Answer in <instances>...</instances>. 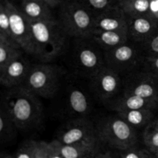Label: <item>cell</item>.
I'll return each instance as SVG.
<instances>
[{
  "label": "cell",
  "instance_id": "ffe728a7",
  "mask_svg": "<svg viewBox=\"0 0 158 158\" xmlns=\"http://www.w3.org/2000/svg\"><path fill=\"white\" fill-rule=\"evenodd\" d=\"M154 111L155 110L154 109L141 108L119 112L117 114L134 129H139L146 127L148 124L153 122Z\"/></svg>",
  "mask_w": 158,
  "mask_h": 158
},
{
  "label": "cell",
  "instance_id": "f546056e",
  "mask_svg": "<svg viewBox=\"0 0 158 158\" xmlns=\"http://www.w3.org/2000/svg\"><path fill=\"white\" fill-rule=\"evenodd\" d=\"M57 155L52 144L45 141H38L35 158H54Z\"/></svg>",
  "mask_w": 158,
  "mask_h": 158
},
{
  "label": "cell",
  "instance_id": "8fae6325",
  "mask_svg": "<svg viewBox=\"0 0 158 158\" xmlns=\"http://www.w3.org/2000/svg\"><path fill=\"white\" fill-rule=\"evenodd\" d=\"M3 2H5L9 12L12 38L20 45L25 53L32 55L33 49L30 22L12 1Z\"/></svg>",
  "mask_w": 158,
  "mask_h": 158
},
{
  "label": "cell",
  "instance_id": "ac0fdd59",
  "mask_svg": "<svg viewBox=\"0 0 158 158\" xmlns=\"http://www.w3.org/2000/svg\"><path fill=\"white\" fill-rule=\"evenodd\" d=\"M91 38L100 46L103 51L114 49L129 40L127 32L105 31L95 29Z\"/></svg>",
  "mask_w": 158,
  "mask_h": 158
},
{
  "label": "cell",
  "instance_id": "52a82bcc",
  "mask_svg": "<svg viewBox=\"0 0 158 158\" xmlns=\"http://www.w3.org/2000/svg\"><path fill=\"white\" fill-rule=\"evenodd\" d=\"M73 53V61L77 71L89 79L105 66L104 51L90 39H78Z\"/></svg>",
  "mask_w": 158,
  "mask_h": 158
},
{
  "label": "cell",
  "instance_id": "7c38bea8",
  "mask_svg": "<svg viewBox=\"0 0 158 158\" xmlns=\"http://www.w3.org/2000/svg\"><path fill=\"white\" fill-rule=\"evenodd\" d=\"M158 29V20L151 15H127L128 37L131 41L141 44Z\"/></svg>",
  "mask_w": 158,
  "mask_h": 158
},
{
  "label": "cell",
  "instance_id": "cb8c5ba5",
  "mask_svg": "<svg viewBox=\"0 0 158 158\" xmlns=\"http://www.w3.org/2000/svg\"><path fill=\"white\" fill-rule=\"evenodd\" d=\"M143 141L147 150L151 153L158 150V123L153 121L145 127L143 133Z\"/></svg>",
  "mask_w": 158,
  "mask_h": 158
},
{
  "label": "cell",
  "instance_id": "5bb4252c",
  "mask_svg": "<svg viewBox=\"0 0 158 158\" xmlns=\"http://www.w3.org/2000/svg\"><path fill=\"white\" fill-rule=\"evenodd\" d=\"M95 29L128 33L127 15L120 5H117L96 16Z\"/></svg>",
  "mask_w": 158,
  "mask_h": 158
},
{
  "label": "cell",
  "instance_id": "4dcf8cb0",
  "mask_svg": "<svg viewBox=\"0 0 158 158\" xmlns=\"http://www.w3.org/2000/svg\"><path fill=\"white\" fill-rule=\"evenodd\" d=\"M120 158H143L142 151L137 147L120 151Z\"/></svg>",
  "mask_w": 158,
  "mask_h": 158
},
{
  "label": "cell",
  "instance_id": "ba28073f",
  "mask_svg": "<svg viewBox=\"0 0 158 158\" xmlns=\"http://www.w3.org/2000/svg\"><path fill=\"white\" fill-rule=\"evenodd\" d=\"M56 140L67 145L100 142L97 126L86 117H77L65 123L58 131Z\"/></svg>",
  "mask_w": 158,
  "mask_h": 158
},
{
  "label": "cell",
  "instance_id": "4316f807",
  "mask_svg": "<svg viewBox=\"0 0 158 158\" xmlns=\"http://www.w3.org/2000/svg\"><path fill=\"white\" fill-rule=\"evenodd\" d=\"M0 35L12 37L9 12L3 2L0 3Z\"/></svg>",
  "mask_w": 158,
  "mask_h": 158
},
{
  "label": "cell",
  "instance_id": "60d3db41",
  "mask_svg": "<svg viewBox=\"0 0 158 158\" xmlns=\"http://www.w3.org/2000/svg\"><path fill=\"white\" fill-rule=\"evenodd\" d=\"M157 79H158V76H157Z\"/></svg>",
  "mask_w": 158,
  "mask_h": 158
},
{
  "label": "cell",
  "instance_id": "4fadbf2b",
  "mask_svg": "<svg viewBox=\"0 0 158 158\" xmlns=\"http://www.w3.org/2000/svg\"><path fill=\"white\" fill-rule=\"evenodd\" d=\"M32 65L27 59L21 56L12 60L0 71V82L3 86L9 88L22 85L26 80Z\"/></svg>",
  "mask_w": 158,
  "mask_h": 158
},
{
  "label": "cell",
  "instance_id": "603a6c76",
  "mask_svg": "<svg viewBox=\"0 0 158 158\" xmlns=\"http://www.w3.org/2000/svg\"><path fill=\"white\" fill-rule=\"evenodd\" d=\"M18 129L10 114L2 103L0 107V138L3 141L12 139Z\"/></svg>",
  "mask_w": 158,
  "mask_h": 158
},
{
  "label": "cell",
  "instance_id": "f1b7e54d",
  "mask_svg": "<svg viewBox=\"0 0 158 158\" xmlns=\"http://www.w3.org/2000/svg\"><path fill=\"white\" fill-rule=\"evenodd\" d=\"M140 70L154 76H158V54L153 56H143Z\"/></svg>",
  "mask_w": 158,
  "mask_h": 158
},
{
  "label": "cell",
  "instance_id": "1f68e13d",
  "mask_svg": "<svg viewBox=\"0 0 158 158\" xmlns=\"http://www.w3.org/2000/svg\"><path fill=\"white\" fill-rule=\"evenodd\" d=\"M151 15L158 20V0H151Z\"/></svg>",
  "mask_w": 158,
  "mask_h": 158
},
{
  "label": "cell",
  "instance_id": "d590c367",
  "mask_svg": "<svg viewBox=\"0 0 158 158\" xmlns=\"http://www.w3.org/2000/svg\"><path fill=\"white\" fill-rule=\"evenodd\" d=\"M1 158H15L13 155L10 154H2Z\"/></svg>",
  "mask_w": 158,
  "mask_h": 158
},
{
  "label": "cell",
  "instance_id": "7402d4cb",
  "mask_svg": "<svg viewBox=\"0 0 158 158\" xmlns=\"http://www.w3.org/2000/svg\"><path fill=\"white\" fill-rule=\"evenodd\" d=\"M151 0H127L120 2L119 5L129 16L151 15Z\"/></svg>",
  "mask_w": 158,
  "mask_h": 158
},
{
  "label": "cell",
  "instance_id": "836d02e7",
  "mask_svg": "<svg viewBox=\"0 0 158 158\" xmlns=\"http://www.w3.org/2000/svg\"><path fill=\"white\" fill-rule=\"evenodd\" d=\"M95 158H114V157L110 152L106 151V152H103V153L100 152V153L96 156Z\"/></svg>",
  "mask_w": 158,
  "mask_h": 158
},
{
  "label": "cell",
  "instance_id": "9c48e42d",
  "mask_svg": "<svg viewBox=\"0 0 158 158\" xmlns=\"http://www.w3.org/2000/svg\"><path fill=\"white\" fill-rule=\"evenodd\" d=\"M89 81L92 91L104 103L117 97L123 90L121 75L106 65Z\"/></svg>",
  "mask_w": 158,
  "mask_h": 158
},
{
  "label": "cell",
  "instance_id": "3957f363",
  "mask_svg": "<svg viewBox=\"0 0 158 158\" xmlns=\"http://www.w3.org/2000/svg\"><path fill=\"white\" fill-rule=\"evenodd\" d=\"M92 12L77 0H63L59 10V22L67 36L90 39L95 30Z\"/></svg>",
  "mask_w": 158,
  "mask_h": 158
},
{
  "label": "cell",
  "instance_id": "484cf974",
  "mask_svg": "<svg viewBox=\"0 0 158 158\" xmlns=\"http://www.w3.org/2000/svg\"><path fill=\"white\" fill-rule=\"evenodd\" d=\"M38 141L26 140L22 143L14 155L15 158H35Z\"/></svg>",
  "mask_w": 158,
  "mask_h": 158
},
{
  "label": "cell",
  "instance_id": "8d00e7d4",
  "mask_svg": "<svg viewBox=\"0 0 158 158\" xmlns=\"http://www.w3.org/2000/svg\"><path fill=\"white\" fill-rule=\"evenodd\" d=\"M154 154L156 156H157V158H158V150H157V151H156L155 153H154Z\"/></svg>",
  "mask_w": 158,
  "mask_h": 158
},
{
  "label": "cell",
  "instance_id": "2e32d148",
  "mask_svg": "<svg viewBox=\"0 0 158 158\" xmlns=\"http://www.w3.org/2000/svg\"><path fill=\"white\" fill-rule=\"evenodd\" d=\"M51 144L60 158H95L100 153L99 143L67 145L56 139Z\"/></svg>",
  "mask_w": 158,
  "mask_h": 158
},
{
  "label": "cell",
  "instance_id": "74e56055",
  "mask_svg": "<svg viewBox=\"0 0 158 158\" xmlns=\"http://www.w3.org/2000/svg\"><path fill=\"white\" fill-rule=\"evenodd\" d=\"M6 1H12V0H1V2H6Z\"/></svg>",
  "mask_w": 158,
  "mask_h": 158
},
{
  "label": "cell",
  "instance_id": "9a60e30c",
  "mask_svg": "<svg viewBox=\"0 0 158 158\" xmlns=\"http://www.w3.org/2000/svg\"><path fill=\"white\" fill-rule=\"evenodd\" d=\"M106 104L109 105L111 109L117 112L127 111V110L141 109V108L156 110L158 108V103L157 102L148 100L134 94H127L123 92L120 93L117 97L113 99Z\"/></svg>",
  "mask_w": 158,
  "mask_h": 158
},
{
  "label": "cell",
  "instance_id": "ab89813d",
  "mask_svg": "<svg viewBox=\"0 0 158 158\" xmlns=\"http://www.w3.org/2000/svg\"><path fill=\"white\" fill-rule=\"evenodd\" d=\"M156 121H157V123H158V119H156Z\"/></svg>",
  "mask_w": 158,
  "mask_h": 158
},
{
  "label": "cell",
  "instance_id": "277c9868",
  "mask_svg": "<svg viewBox=\"0 0 158 158\" xmlns=\"http://www.w3.org/2000/svg\"><path fill=\"white\" fill-rule=\"evenodd\" d=\"M97 129L100 142L119 151L136 147L138 141L135 129L117 114L100 121Z\"/></svg>",
  "mask_w": 158,
  "mask_h": 158
},
{
  "label": "cell",
  "instance_id": "f35d334b",
  "mask_svg": "<svg viewBox=\"0 0 158 158\" xmlns=\"http://www.w3.org/2000/svg\"><path fill=\"white\" fill-rule=\"evenodd\" d=\"M123 1H127V0H119V2H123Z\"/></svg>",
  "mask_w": 158,
  "mask_h": 158
},
{
  "label": "cell",
  "instance_id": "8992f818",
  "mask_svg": "<svg viewBox=\"0 0 158 158\" xmlns=\"http://www.w3.org/2000/svg\"><path fill=\"white\" fill-rule=\"evenodd\" d=\"M143 58L140 45L130 40L121 46L104 51L105 65L120 75L126 76L140 69Z\"/></svg>",
  "mask_w": 158,
  "mask_h": 158
},
{
  "label": "cell",
  "instance_id": "d6986e66",
  "mask_svg": "<svg viewBox=\"0 0 158 158\" xmlns=\"http://www.w3.org/2000/svg\"><path fill=\"white\" fill-rule=\"evenodd\" d=\"M24 50L12 37L0 35V71L9 63L23 56Z\"/></svg>",
  "mask_w": 158,
  "mask_h": 158
},
{
  "label": "cell",
  "instance_id": "7a4b0ae2",
  "mask_svg": "<svg viewBox=\"0 0 158 158\" xmlns=\"http://www.w3.org/2000/svg\"><path fill=\"white\" fill-rule=\"evenodd\" d=\"M33 54L42 63H49L63 51L67 34L56 19L30 22Z\"/></svg>",
  "mask_w": 158,
  "mask_h": 158
},
{
  "label": "cell",
  "instance_id": "6da1fadb",
  "mask_svg": "<svg viewBox=\"0 0 158 158\" xmlns=\"http://www.w3.org/2000/svg\"><path fill=\"white\" fill-rule=\"evenodd\" d=\"M39 96L22 85L9 88L2 100L18 129L38 125L43 118V105Z\"/></svg>",
  "mask_w": 158,
  "mask_h": 158
},
{
  "label": "cell",
  "instance_id": "44dd1931",
  "mask_svg": "<svg viewBox=\"0 0 158 158\" xmlns=\"http://www.w3.org/2000/svg\"><path fill=\"white\" fill-rule=\"evenodd\" d=\"M68 107L78 117H85L90 112V102L87 95L78 88H73L68 94Z\"/></svg>",
  "mask_w": 158,
  "mask_h": 158
},
{
  "label": "cell",
  "instance_id": "30bf717a",
  "mask_svg": "<svg viewBox=\"0 0 158 158\" xmlns=\"http://www.w3.org/2000/svg\"><path fill=\"white\" fill-rule=\"evenodd\" d=\"M122 92L158 103V79L156 76L139 69L125 76Z\"/></svg>",
  "mask_w": 158,
  "mask_h": 158
},
{
  "label": "cell",
  "instance_id": "83f0119b",
  "mask_svg": "<svg viewBox=\"0 0 158 158\" xmlns=\"http://www.w3.org/2000/svg\"><path fill=\"white\" fill-rule=\"evenodd\" d=\"M140 47L143 56H153L158 54V29L148 40L141 43Z\"/></svg>",
  "mask_w": 158,
  "mask_h": 158
},
{
  "label": "cell",
  "instance_id": "e0dca14e",
  "mask_svg": "<svg viewBox=\"0 0 158 158\" xmlns=\"http://www.w3.org/2000/svg\"><path fill=\"white\" fill-rule=\"evenodd\" d=\"M19 9L29 22L55 19L52 8L43 0H21Z\"/></svg>",
  "mask_w": 158,
  "mask_h": 158
},
{
  "label": "cell",
  "instance_id": "5b68a950",
  "mask_svg": "<svg viewBox=\"0 0 158 158\" xmlns=\"http://www.w3.org/2000/svg\"><path fill=\"white\" fill-rule=\"evenodd\" d=\"M64 71L48 63L32 64L22 86L39 97L50 98L56 92Z\"/></svg>",
  "mask_w": 158,
  "mask_h": 158
},
{
  "label": "cell",
  "instance_id": "d6a6232c",
  "mask_svg": "<svg viewBox=\"0 0 158 158\" xmlns=\"http://www.w3.org/2000/svg\"><path fill=\"white\" fill-rule=\"evenodd\" d=\"M43 1L52 9V8H55L56 6H60L63 0H43Z\"/></svg>",
  "mask_w": 158,
  "mask_h": 158
},
{
  "label": "cell",
  "instance_id": "e575fe53",
  "mask_svg": "<svg viewBox=\"0 0 158 158\" xmlns=\"http://www.w3.org/2000/svg\"><path fill=\"white\" fill-rule=\"evenodd\" d=\"M141 151L143 158H157V156L154 153H151V151H149L147 149H143V150H141Z\"/></svg>",
  "mask_w": 158,
  "mask_h": 158
},
{
  "label": "cell",
  "instance_id": "d4e9b609",
  "mask_svg": "<svg viewBox=\"0 0 158 158\" xmlns=\"http://www.w3.org/2000/svg\"><path fill=\"white\" fill-rule=\"evenodd\" d=\"M90 12L94 13L95 16L102 13L104 11L119 5V0H77Z\"/></svg>",
  "mask_w": 158,
  "mask_h": 158
}]
</instances>
